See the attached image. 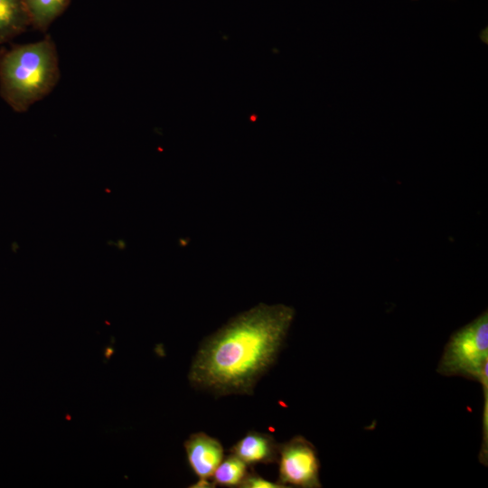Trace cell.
<instances>
[{"label": "cell", "instance_id": "cell-5", "mask_svg": "<svg viewBox=\"0 0 488 488\" xmlns=\"http://www.w3.org/2000/svg\"><path fill=\"white\" fill-rule=\"evenodd\" d=\"M184 449L188 464L198 477L192 487H214L211 477L224 457L221 442L204 432H197L185 440Z\"/></svg>", "mask_w": 488, "mask_h": 488}, {"label": "cell", "instance_id": "cell-2", "mask_svg": "<svg viewBox=\"0 0 488 488\" xmlns=\"http://www.w3.org/2000/svg\"><path fill=\"white\" fill-rule=\"evenodd\" d=\"M61 79L59 53L51 35L0 50V96L15 112L47 97Z\"/></svg>", "mask_w": 488, "mask_h": 488}, {"label": "cell", "instance_id": "cell-8", "mask_svg": "<svg viewBox=\"0 0 488 488\" xmlns=\"http://www.w3.org/2000/svg\"><path fill=\"white\" fill-rule=\"evenodd\" d=\"M31 26L46 33L52 23L70 6L71 0H23Z\"/></svg>", "mask_w": 488, "mask_h": 488}, {"label": "cell", "instance_id": "cell-7", "mask_svg": "<svg viewBox=\"0 0 488 488\" xmlns=\"http://www.w3.org/2000/svg\"><path fill=\"white\" fill-rule=\"evenodd\" d=\"M31 26L23 0H0V44L24 33Z\"/></svg>", "mask_w": 488, "mask_h": 488}, {"label": "cell", "instance_id": "cell-6", "mask_svg": "<svg viewBox=\"0 0 488 488\" xmlns=\"http://www.w3.org/2000/svg\"><path fill=\"white\" fill-rule=\"evenodd\" d=\"M279 444L267 433L249 431L230 449L249 466L277 463Z\"/></svg>", "mask_w": 488, "mask_h": 488}, {"label": "cell", "instance_id": "cell-3", "mask_svg": "<svg viewBox=\"0 0 488 488\" xmlns=\"http://www.w3.org/2000/svg\"><path fill=\"white\" fill-rule=\"evenodd\" d=\"M488 314L482 313L455 331L445 346L437 366L443 376L481 381L488 372Z\"/></svg>", "mask_w": 488, "mask_h": 488}, {"label": "cell", "instance_id": "cell-9", "mask_svg": "<svg viewBox=\"0 0 488 488\" xmlns=\"http://www.w3.org/2000/svg\"><path fill=\"white\" fill-rule=\"evenodd\" d=\"M249 467L241 459L230 453L223 457L211 477V481L214 486L240 487L249 473Z\"/></svg>", "mask_w": 488, "mask_h": 488}, {"label": "cell", "instance_id": "cell-10", "mask_svg": "<svg viewBox=\"0 0 488 488\" xmlns=\"http://www.w3.org/2000/svg\"><path fill=\"white\" fill-rule=\"evenodd\" d=\"M240 488H284V486L277 482L274 483L263 478L254 471H249Z\"/></svg>", "mask_w": 488, "mask_h": 488}, {"label": "cell", "instance_id": "cell-4", "mask_svg": "<svg viewBox=\"0 0 488 488\" xmlns=\"http://www.w3.org/2000/svg\"><path fill=\"white\" fill-rule=\"evenodd\" d=\"M278 480L286 487L319 488L320 461L314 446L302 436L279 444Z\"/></svg>", "mask_w": 488, "mask_h": 488}, {"label": "cell", "instance_id": "cell-1", "mask_svg": "<svg viewBox=\"0 0 488 488\" xmlns=\"http://www.w3.org/2000/svg\"><path fill=\"white\" fill-rule=\"evenodd\" d=\"M294 317L291 306L261 303L231 318L202 342L189 382L217 397L252 395L276 362Z\"/></svg>", "mask_w": 488, "mask_h": 488}]
</instances>
